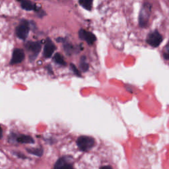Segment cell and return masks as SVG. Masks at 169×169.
<instances>
[{"label": "cell", "instance_id": "obj_21", "mask_svg": "<svg viewBox=\"0 0 169 169\" xmlns=\"http://www.w3.org/2000/svg\"><path fill=\"white\" fill-rule=\"evenodd\" d=\"M2 134H3V131H2V128H1V138L2 137Z\"/></svg>", "mask_w": 169, "mask_h": 169}, {"label": "cell", "instance_id": "obj_15", "mask_svg": "<svg viewBox=\"0 0 169 169\" xmlns=\"http://www.w3.org/2000/svg\"><path fill=\"white\" fill-rule=\"evenodd\" d=\"M53 60L54 61L55 63H56L60 66H66V63L62 56L60 53H56L53 57Z\"/></svg>", "mask_w": 169, "mask_h": 169}, {"label": "cell", "instance_id": "obj_16", "mask_svg": "<svg viewBox=\"0 0 169 169\" xmlns=\"http://www.w3.org/2000/svg\"><path fill=\"white\" fill-rule=\"evenodd\" d=\"M27 151L29 153L34 155L35 156H41L43 155V149L42 148H30L27 149Z\"/></svg>", "mask_w": 169, "mask_h": 169}, {"label": "cell", "instance_id": "obj_3", "mask_svg": "<svg viewBox=\"0 0 169 169\" xmlns=\"http://www.w3.org/2000/svg\"><path fill=\"white\" fill-rule=\"evenodd\" d=\"M25 48L29 54L30 61H34L38 57L42 49V44L40 42H28L25 45Z\"/></svg>", "mask_w": 169, "mask_h": 169}, {"label": "cell", "instance_id": "obj_19", "mask_svg": "<svg viewBox=\"0 0 169 169\" xmlns=\"http://www.w3.org/2000/svg\"><path fill=\"white\" fill-rule=\"evenodd\" d=\"M15 155H17L19 158H21V159H26V156H24V155H22L21 153H19V154L16 153Z\"/></svg>", "mask_w": 169, "mask_h": 169}, {"label": "cell", "instance_id": "obj_9", "mask_svg": "<svg viewBox=\"0 0 169 169\" xmlns=\"http://www.w3.org/2000/svg\"><path fill=\"white\" fill-rule=\"evenodd\" d=\"M55 50V45L50 39H47L45 47H44V51H43L44 57L46 58H51Z\"/></svg>", "mask_w": 169, "mask_h": 169}, {"label": "cell", "instance_id": "obj_2", "mask_svg": "<svg viewBox=\"0 0 169 169\" xmlns=\"http://www.w3.org/2000/svg\"><path fill=\"white\" fill-rule=\"evenodd\" d=\"M77 145L81 151H88L95 145V140L92 137L82 135L78 137Z\"/></svg>", "mask_w": 169, "mask_h": 169}, {"label": "cell", "instance_id": "obj_11", "mask_svg": "<svg viewBox=\"0 0 169 169\" xmlns=\"http://www.w3.org/2000/svg\"><path fill=\"white\" fill-rule=\"evenodd\" d=\"M15 140L20 143H34V140L32 137L27 135H20L15 137Z\"/></svg>", "mask_w": 169, "mask_h": 169}, {"label": "cell", "instance_id": "obj_6", "mask_svg": "<svg viewBox=\"0 0 169 169\" xmlns=\"http://www.w3.org/2000/svg\"><path fill=\"white\" fill-rule=\"evenodd\" d=\"M162 36L157 30H155L153 32L149 33L147 37V42L150 46L156 48L158 47L160 44L162 42Z\"/></svg>", "mask_w": 169, "mask_h": 169}, {"label": "cell", "instance_id": "obj_14", "mask_svg": "<svg viewBox=\"0 0 169 169\" xmlns=\"http://www.w3.org/2000/svg\"><path fill=\"white\" fill-rule=\"evenodd\" d=\"M93 0H79V5L84 9L91 11L92 7Z\"/></svg>", "mask_w": 169, "mask_h": 169}, {"label": "cell", "instance_id": "obj_20", "mask_svg": "<svg viewBox=\"0 0 169 169\" xmlns=\"http://www.w3.org/2000/svg\"><path fill=\"white\" fill-rule=\"evenodd\" d=\"M100 169H113L112 168V166H102Z\"/></svg>", "mask_w": 169, "mask_h": 169}, {"label": "cell", "instance_id": "obj_4", "mask_svg": "<svg viewBox=\"0 0 169 169\" xmlns=\"http://www.w3.org/2000/svg\"><path fill=\"white\" fill-rule=\"evenodd\" d=\"M30 30V24L26 20H22L16 27L15 34L18 39L24 40L28 36Z\"/></svg>", "mask_w": 169, "mask_h": 169}, {"label": "cell", "instance_id": "obj_17", "mask_svg": "<svg viewBox=\"0 0 169 169\" xmlns=\"http://www.w3.org/2000/svg\"><path fill=\"white\" fill-rule=\"evenodd\" d=\"M70 67H71V70L73 71V72L75 74H76L77 76H78V77H81V74L80 71L78 70V69L76 67V66H75V65L73 64H70Z\"/></svg>", "mask_w": 169, "mask_h": 169}, {"label": "cell", "instance_id": "obj_5", "mask_svg": "<svg viewBox=\"0 0 169 169\" xmlns=\"http://www.w3.org/2000/svg\"><path fill=\"white\" fill-rule=\"evenodd\" d=\"M54 169H73L72 158L69 156H62L56 161Z\"/></svg>", "mask_w": 169, "mask_h": 169}, {"label": "cell", "instance_id": "obj_18", "mask_svg": "<svg viewBox=\"0 0 169 169\" xmlns=\"http://www.w3.org/2000/svg\"><path fill=\"white\" fill-rule=\"evenodd\" d=\"M164 58L166 60H169V50H167V51L164 54Z\"/></svg>", "mask_w": 169, "mask_h": 169}, {"label": "cell", "instance_id": "obj_1", "mask_svg": "<svg viewBox=\"0 0 169 169\" xmlns=\"http://www.w3.org/2000/svg\"><path fill=\"white\" fill-rule=\"evenodd\" d=\"M151 11V5L149 3H144L140 10L139 15V24L142 28L147 26Z\"/></svg>", "mask_w": 169, "mask_h": 169}, {"label": "cell", "instance_id": "obj_10", "mask_svg": "<svg viewBox=\"0 0 169 169\" xmlns=\"http://www.w3.org/2000/svg\"><path fill=\"white\" fill-rule=\"evenodd\" d=\"M21 3V8L26 11H35L36 12H39L40 8L34 3H32L29 0H18Z\"/></svg>", "mask_w": 169, "mask_h": 169}, {"label": "cell", "instance_id": "obj_7", "mask_svg": "<svg viewBox=\"0 0 169 169\" xmlns=\"http://www.w3.org/2000/svg\"><path fill=\"white\" fill-rule=\"evenodd\" d=\"M79 37L83 40L86 41L89 45H92L97 40L95 35L89 31H87L84 29H80L79 31Z\"/></svg>", "mask_w": 169, "mask_h": 169}, {"label": "cell", "instance_id": "obj_8", "mask_svg": "<svg viewBox=\"0 0 169 169\" xmlns=\"http://www.w3.org/2000/svg\"><path fill=\"white\" fill-rule=\"evenodd\" d=\"M24 52L22 49L20 48H16L15 49L13 54H12V57L10 61L11 65H15L17 64H20L24 60Z\"/></svg>", "mask_w": 169, "mask_h": 169}, {"label": "cell", "instance_id": "obj_13", "mask_svg": "<svg viewBox=\"0 0 169 169\" xmlns=\"http://www.w3.org/2000/svg\"><path fill=\"white\" fill-rule=\"evenodd\" d=\"M79 68L81 71L86 72L89 70V64L87 62L86 57L85 55H83L80 59V63H79Z\"/></svg>", "mask_w": 169, "mask_h": 169}, {"label": "cell", "instance_id": "obj_12", "mask_svg": "<svg viewBox=\"0 0 169 169\" xmlns=\"http://www.w3.org/2000/svg\"><path fill=\"white\" fill-rule=\"evenodd\" d=\"M64 48L67 55H71L74 53H77L76 51H79V49H77V47L73 46L71 44H65L64 45Z\"/></svg>", "mask_w": 169, "mask_h": 169}]
</instances>
